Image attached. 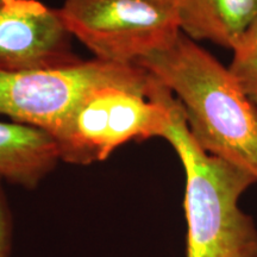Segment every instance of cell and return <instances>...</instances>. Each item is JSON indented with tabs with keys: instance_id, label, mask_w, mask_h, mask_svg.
<instances>
[{
	"instance_id": "cell-10",
	"label": "cell",
	"mask_w": 257,
	"mask_h": 257,
	"mask_svg": "<svg viewBox=\"0 0 257 257\" xmlns=\"http://www.w3.org/2000/svg\"><path fill=\"white\" fill-rule=\"evenodd\" d=\"M4 186L5 182L0 180V257H11L14 243V217Z\"/></svg>"
},
{
	"instance_id": "cell-3",
	"label": "cell",
	"mask_w": 257,
	"mask_h": 257,
	"mask_svg": "<svg viewBox=\"0 0 257 257\" xmlns=\"http://www.w3.org/2000/svg\"><path fill=\"white\" fill-rule=\"evenodd\" d=\"M175 96L143 69L135 78L99 86L54 135L60 160L88 166L133 141L162 137Z\"/></svg>"
},
{
	"instance_id": "cell-5",
	"label": "cell",
	"mask_w": 257,
	"mask_h": 257,
	"mask_svg": "<svg viewBox=\"0 0 257 257\" xmlns=\"http://www.w3.org/2000/svg\"><path fill=\"white\" fill-rule=\"evenodd\" d=\"M142 72L137 64L93 59L50 68L0 73V114L54 137L92 91Z\"/></svg>"
},
{
	"instance_id": "cell-9",
	"label": "cell",
	"mask_w": 257,
	"mask_h": 257,
	"mask_svg": "<svg viewBox=\"0 0 257 257\" xmlns=\"http://www.w3.org/2000/svg\"><path fill=\"white\" fill-rule=\"evenodd\" d=\"M231 75L257 112V18L232 48Z\"/></svg>"
},
{
	"instance_id": "cell-11",
	"label": "cell",
	"mask_w": 257,
	"mask_h": 257,
	"mask_svg": "<svg viewBox=\"0 0 257 257\" xmlns=\"http://www.w3.org/2000/svg\"><path fill=\"white\" fill-rule=\"evenodd\" d=\"M165 2H169V3H173V4L176 5V3H178V0H165Z\"/></svg>"
},
{
	"instance_id": "cell-4",
	"label": "cell",
	"mask_w": 257,
	"mask_h": 257,
	"mask_svg": "<svg viewBox=\"0 0 257 257\" xmlns=\"http://www.w3.org/2000/svg\"><path fill=\"white\" fill-rule=\"evenodd\" d=\"M60 16L94 59L136 64L181 32L176 5L165 0H64Z\"/></svg>"
},
{
	"instance_id": "cell-6",
	"label": "cell",
	"mask_w": 257,
	"mask_h": 257,
	"mask_svg": "<svg viewBox=\"0 0 257 257\" xmlns=\"http://www.w3.org/2000/svg\"><path fill=\"white\" fill-rule=\"evenodd\" d=\"M72 37L59 9L38 0H4L0 4V73L78 62Z\"/></svg>"
},
{
	"instance_id": "cell-1",
	"label": "cell",
	"mask_w": 257,
	"mask_h": 257,
	"mask_svg": "<svg viewBox=\"0 0 257 257\" xmlns=\"http://www.w3.org/2000/svg\"><path fill=\"white\" fill-rule=\"evenodd\" d=\"M136 64L178 99L189 134L204 152L257 181V112L227 67L182 32Z\"/></svg>"
},
{
	"instance_id": "cell-2",
	"label": "cell",
	"mask_w": 257,
	"mask_h": 257,
	"mask_svg": "<svg viewBox=\"0 0 257 257\" xmlns=\"http://www.w3.org/2000/svg\"><path fill=\"white\" fill-rule=\"evenodd\" d=\"M162 138L185 170L186 257H257V225L239 207L256 179L195 143L176 98Z\"/></svg>"
},
{
	"instance_id": "cell-12",
	"label": "cell",
	"mask_w": 257,
	"mask_h": 257,
	"mask_svg": "<svg viewBox=\"0 0 257 257\" xmlns=\"http://www.w3.org/2000/svg\"><path fill=\"white\" fill-rule=\"evenodd\" d=\"M3 2H4V0H0V4H2V3H3Z\"/></svg>"
},
{
	"instance_id": "cell-7",
	"label": "cell",
	"mask_w": 257,
	"mask_h": 257,
	"mask_svg": "<svg viewBox=\"0 0 257 257\" xmlns=\"http://www.w3.org/2000/svg\"><path fill=\"white\" fill-rule=\"evenodd\" d=\"M55 138L29 125L0 121V180L35 189L60 162Z\"/></svg>"
},
{
	"instance_id": "cell-8",
	"label": "cell",
	"mask_w": 257,
	"mask_h": 257,
	"mask_svg": "<svg viewBox=\"0 0 257 257\" xmlns=\"http://www.w3.org/2000/svg\"><path fill=\"white\" fill-rule=\"evenodd\" d=\"M180 30L232 50L257 18V0H178Z\"/></svg>"
}]
</instances>
